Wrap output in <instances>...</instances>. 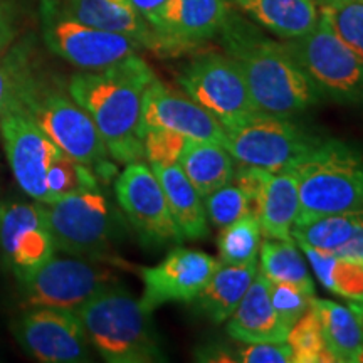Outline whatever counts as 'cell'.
<instances>
[{
    "label": "cell",
    "mask_w": 363,
    "mask_h": 363,
    "mask_svg": "<svg viewBox=\"0 0 363 363\" xmlns=\"http://www.w3.org/2000/svg\"><path fill=\"white\" fill-rule=\"evenodd\" d=\"M4 148L19 187L35 202H49L48 172L61 150L17 106L0 115Z\"/></svg>",
    "instance_id": "cell-14"
},
{
    "label": "cell",
    "mask_w": 363,
    "mask_h": 363,
    "mask_svg": "<svg viewBox=\"0 0 363 363\" xmlns=\"http://www.w3.org/2000/svg\"><path fill=\"white\" fill-rule=\"evenodd\" d=\"M177 163L202 199L234 180L235 160L222 145L187 140Z\"/></svg>",
    "instance_id": "cell-25"
},
{
    "label": "cell",
    "mask_w": 363,
    "mask_h": 363,
    "mask_svg": "<svg viewBox=\"0 0 363 363\" xmlns=\"http://www.w3.org/2000/svg\"><path fill=\"white\" fill-rule=\"evenodd\" d=\"M152 170L160 182L172 219H174L182 239L199 240L207 238L208 225L202 197L185 177L179 163L152 165Z\"/></svg>",
    "instance_id": "cell-21"
},
{
    "label": "cell",
    "mask_w": 363,
    "mask_h": 363,
    "mask_svg": "<svg viewBox=\"0 0 363 363\" xmlns=\"http://www.w3.org/2000/svg\"><path fill=\"white\" fill-rule=\"evenodd\" d=\"M313 267L316 279L325 289L347 298L348 301L363 303V264L320 251L306 242H296Z\"/></svg>",
    "instance_id": "cell-27"
},
{
    "label": "cell",
    "mask_w": 363,
    "mask_h": 363,
    "mask_svg": "<svg viewBox=\"0 0 363 363\" xmlns=\"http://www.w3.org/2000/svg\"><path fill=\"white\" fill-rule=\"evenodd\" d=\"M115 194L120 208L145 246H167L184 240L172 219L160 182L147 163H128L115 182Z\"/></svg>",
    "instance_id": "cell-13"
},
{
    "label": "cell",
    "mask_w": 363,
    "mask_h": 363,
    "mask_svg": "<svg viewBox=\"0 0 363 363\" xmlns=\"http://www.w3.org/2000/svg\"><path fill=\"white\" fill-rule=\"evenodd\" d=\"M267 286L269 281L262 276V272H256L242 301L229 318L227 333L230 338L242 343L288 340L291 328L281 320L278 311L272 306Z\"/></svg>",
    "instance_id": "cell-19"
},
{
    "label": "cell",
    "mask_w": 363,
    "mask_h": 363,
    "mask_svg": "<svg viewBox=\"0 0 363 363\" xmlns=\"http://www.w3.org/2000/svg\"><path fill=\"white\" fill-rule=\"evenodd\" d=\"M362 216L363 211L318 216L294 224L291 235L296 242H306L320 251L337 252L350 239Z\"/></svg>",
    "instance_id": "cell-29"
},
{
    "label": "cell",
    "mask_w": 363,
    "mask_h": 363,
    "mask_svg": "<svg viewBox=\"0 0 363 363\" xmlns=\"http://www.w3.org/2000/svg\"><path fill=\"white\" fill-rule=\"evenodd\" d=\"M286 342L293 350V363H333L313 305L291 326Z\"/></svg>",
    "instance_id": "cell-33"
},
{
    "label": "cell",
    "mask_w": 363,
    "mask_h": 363,
    "mask_svg": "<svg viewBox=\"0 0 363 363\" xmlns=\"http://www.w3.org/2000/svg\"><path fill=\"white\" fill-rule=\"evenodd\" d=\"M254 22L289 40L311 33L320 21L316 0H229Z\"/></svg>",
    "instance_id": "cell-22"
},
{
    "label": "cell",
    "mask_w": 363,
    "mask_h": 363,
    "mask_svg": "<svg viewBox=\"0 0 363 363\" xmlns=\"http://www.w3.org/2000/svg\"><path fill=\"white\" fill-rule=\"evenodd\" d=\"M288 172L296 177L299 216L294 224L313 217L363 211V153L340 140H323Z\"/></svg>",
    "instance_id": "cell-5"
},
{
    "label": "cell",
    "mask_w": 363,
    "mask_h": 363,
    "mask_svg": "<svg viewBox=\"0 0 363 363\" xmlns=\"http://www.w3.org/2000/svg\"><path fill=\"white\" fill-rule=\"evenodd\" d=\"M179 84L194 101L214 115L224 128L257 115L242 72L227 54L208 52L192 59Z\"/></svg>",
    "instance_id": "cell-10"
},
{
    "label": "cell",
    "mask_w": 363,
    "mask_h": 363,
    "mask_svg": "<svg viewBox=\"0 0 363 363\" xmlns=\"http://www.w3.org/2000/svg\"><path fill=\"white\" fill-rule=\"evenodd\" d=\"M225 148L240 165L272 172L288 170L325 138L305 130L291 118L257 113L225 128Z\"/></svg>",
    "instance_id": "cell-8"
},
{
    "label": "cell",
    "mask_w": 363,
    "mask_h": 363,
    "mask_svg": "<svg viewBox=\"0 0 363 363\" xmlns=\"http://www.w3.org/2000/svg\"><path fill=\"white\" fill-rule=\"evenodd\" d=\"M225 2H229V0H225Z\"/></svg>",
    "instance_id": "cell-43"
},
{
    "label": "cell",
    "mask_w": 363,
    "mask_h": 363,
    "mask_svg": "<svg viewBox=\"0 0 363 363\" xmlns=\"http://www.w3.org/2000/svg\"><path fill=\"white\" fill-rule=\"evenodd\" d=\"M67 16L86 26L108 33L123 34L142 44V48L158 49V38L152 26L140 16L131 2L115 0H66L61 6Z\"/></svg>",
    "instance_id": "cell-20"
},
{
    "label": "cell",
    "mask_w": 363,
    "mask_h": 363,
    "mask_svg": "<svg viewBox=\"0 0 363 363\" xmlns=\"http://www.w3.org/2000/svg\"><path fill=\"white\" fill-rule=\"evenodd\" d=\"M242 363H293V350L288 342L247 343L239 350Z\"/></svg>",
    "instance_id": "cell-37"
},
{
    "label": "cell",
    "mask_w": 363,
    "mask_h": 363,
    "mask_svg": "<svg viewBox=\"0 0 363 363\" xmlns=\"http://www.w3.org/2000/svg\"><path fill=\"white\" fill-rule=\"evenodd\" d=\"M16 6L13 0H0V54L16 38Z\"/></svg>",
    "instance_id": "cell-38"
},
{
    "label": "cell",
    "mask_w": 363,
    "mask_h": 363,
    "mask_svg": "<svg viewBox=\"0 0 363 363\" xmlns=\"http://www.w3.org/2000/svg\"><path fill=\"white\" fill-rule=\"evenodd\" d=\"M350 308L353 311H355V315L358 320H360V323L363 326V303H355V301H350Z\"/></svg>",
    "instance_id": "cell-42"
},
{
    "label": "cell",
    "mask_w": 363,
    "mask_h": 363,
    "mask_svg": "<svg viewBox=\"0 0 363 363\" xmlns=\"http://www.w3.org/2000/svg\"><path fill=\"white\" fill-rule=\"evenodd\" d=\"M259 252L261 272L269 283H289L315 294V283L296 240L266 239Z\"/></svg>",
    "instance_id": "cell-28"
},
{
    "label": "cell",
    "mask_w": 363,
    "mask_h": 363,
    "mask_svg": "<svg viewBox=\"0 0 363 363\" xmlns=\"http://www.w3.org/2000/svg\"><path fill=\"white\" fill-rule=\"evenodd\" d=\"M313 308L333 363H362L363 326L350 305L315 298Z\"/></svg>",
    "instance_id": "cell-24"
},
{
    "label": "cell",
    "mask_w": 363,
    "mask_h": 363,
    "mask_svg": "<svg viewBox=\"0 0 363 363\" xmlns=\"http://www.w3.org/2000/svg\"><path fill=\"white\" fill-rule=\"evenodd\" d=\"M217 35L227 56L239 66L254 106L262 115L293 118L323 98L283 43L267 38L235 11H227Z\"/></svg>",
    "instance_id": "cell-1"
},
{
    "label": "cell",
    "mask_w": 363,
    "mask_h": 363,
    "mask_svg": "<svg viewBox=\"0 0 363 363\" xmlns=\"http://www.w3.org/2000/svg\"><path fill=\"white\" fill-rule=\"evenodd\" d=\"M83 321L89 343L111 363L165 362L152 313L125 289H103L76 310Z\"/></svg>",
    "instance_id": "cell-4"
},
{
    "label": "cell",
    "mask_w": 363,
    "mask_h": 363,
    "mask_svg": "<svg viewBox=\"0 0 363 363\" xmlns=\"http://www.w3.org/2000/svg\"><path fill=\"white\" fill-rule=\"evenodd\" d=\"M206 199V214L216 227H225L233 224L251 212L249 197L238 184H227L217 189L216 192L207 195Z\"/></svg>",
    "instance_id": "cell-34"
},
{
    "label": "cell",
    "mask_w": 363,
    "mask_h": 363,
    "mask_svg": "<svg viewBox=\"0 0 363 363\" xmlns=\"http://www.w3.org/2000/svg\"><path fill=\"white\" fill-rule=\"evenodd\" d=\"M116 278L111 269L89 259L51 257L19 279L22 308H62L76 311L86 301L110 288Z\"/></svg>",
    "instance_id": "cell-11"
},
{
    "label": "cell",
    "mask_w": 363,
    "mask_h": 363,
    "mask_svg": "<svg viewBox=\"0 0 363 363\" xmlns=\"http://www.w3.org/2000/svg\"><path fill=\"white\" fill-rule=\"evenodd\" d=\"M335 256L342 257V259L352 261V262H360L363 264V216L358 220V224L353 230L350 239L338 249L337 252H333Z\"/></svg>",
    "instance_id": "cell-39"
},
{
    "label": "cell",
    "mask_w": 363,
    "mask_h": 363,
    "mask_svg": "<svg viewBox=\"0 0 363 363\" xmlns=\"http://www.w3.org/2000/svg\"><path fill=\"white\" fill-rule=\"evenodd\" d=\"M267 291H269L272 306L289 328L310 310L315 299V294H310L289 283H269Z\"/></svg>",
    "instance_id": "cell-35"
},
{
    "label": "cell",
    "mask_w": 363,
    "mask_h": 363,
    "mask_svg": "<svg viewBox=\"0 0 363 363\" xmlns=\"http://www.w3.org/2000/svg\"><path fill=\"white\" fill-rule=\"evenodd\" d=\"M227 11L225 0H167L155 27L158 49L180 51L216 38Z\"/></svg>",
    "instance_id": "cell-18"
},
{
    "label": "cell",
    "mask_w": 363,
    "mask_h": 363,
    "mask_svg": "<svg viewBox=\"0 0 363 363\" xmlns=\"http://www.w3.org/2000/svg\"><path fill=\"white\" fill-rule=\"evenodd\" d=\"M262 244V230L256 214L249 212L233 224L222 227L219 238L220 264L242 266L257 261Z\"/></svg>",
    "instance_id": "cell-30"
},
{
    "label": "cell",
    "mask_w": 363,
    "mask_h": 363,
    "mask_svg": "<svg viewBox=\"0 0 363 363\" xmlns=\"http://www.w3.org/2000/svg\"><path fill=\"white\" fill-rule=\"evenodd\" d=\"M320 13L363 61V0H321Z\"/></svg>",
    "instance_id": "cell-31"
},
{
    "label": "cell",
    "mask_w": 363,
    "mask_h": 363,
    "mask_svg": "<svg viewBox=\"0 0 363 363\" xmlns=\"http://www.w3.org/2000/svg\"><path fill=\"white\" fill-rule=\"evenodd\" d=\"M13 94V69L11 61L4 62V66H0V115L6 110L11 103Z\"/></svg>",
    "instance_id": "cell-41"
},
{
    "label": "cell",
    "mask_w": 363,
    "mask_h": 363,
    "mask_svg": "<svg viewBox=\"0 0 363 363\" xmlns=\"http://www.w3.org/2000/svg\"><path fill=\"white\" fill-rule=\"evenodd\" d=\"M298 180L291 172L269 174L257 202L256 216L259 219L262 238L289 240L291 229L299 216Z\"/></svg>",
    "instance_id": "cell-23"
},
{
    "label": "cell",
    "mask_w": 363,
    "mask_h": 363,
    "mask_svg": "<svg viewBox=\"0 0 363 363\" xmlns=\"http://www.w3.org/2000/svg\"><path fill=\"white\" fill-rule=\"evenodd\" d=\"M256 272L257 261L242 266L220 264L194 301L208 320L224 323L242 301Z\"/></svg>",
    "instance_id": "cell-26"
},
{
    "label": "cell",
    "mask_w": 363,
    "mask_h": 363,
    "mask_svg": "<svg viewBox=\"0 0 363 363\" xmlns=\"http://www.w3.org/2000/svg\"><path fill=\"white\" fill-rule=\"evenodd\" d=\"M131 6H133L136 11H138L140 16L143 17L145 21L152 26V29L155 30L158 26V21H160V13L165 7L167 0H130Z\"/></svg>",
    "instance_id": "cell-40"
},
{
    "label": "cell",
    "mask_w": 363,
    "mask_h": 363,
    "mask_svg": "<svg viewBox=\"0 0 363 363\" xmlns=\"http://www.w3.org/2000/svg\"><path fill=\"white\" fill-rule=\"evenodd\" d=\"M12 335L22 350L43 363L89 360V338L81 318L62 308H24L12 323Z\"/></svg>",
    "instance_id": "cell-12"
},
{
    "label": "cell",
    "mask_w": 363,
    "mask_h": 363,
    "mask_svg": "<svg viewBox=\"0 0 363 363\" xmlns=\"http://www.w3.org/2000/svg\"><path fill=\"white\" fill-rule=\"evenodd\" d=\"M43 38L49 51L81 71H101L138 54L142 44L72 19L56 0L40 2Z\"/></svg>",
    "instance_id": "cell-9"
},
{
    "label": "cell",
    "mask_w": 363,
    "mask_h": 363,
    "mask_svg": "<svg viewBox=\"0 0 363 363\" xmlns=\"http://www.w3.org/2000/svg\"><path fill=\"white\" fill-rule=\"evenodd\" d=\"M172 130L187 140L225 147V128L214 115L194 101L187 93L172 89L157 78L147 86L140 113V136L150 130Z\"/></svg>",
    "instance_id": "cell-15"
},
{
    "label": "cell",
    "mask_w": 363,
    "mask_h": 363,
    "mask_svg": "<svg viewBox=\"0 0 363 363\" xmlns=\"http://www.w3.org/2000/svg\"><path fill=\"white\" fill-rule=\"evenodd\" d=\"M98 182L99 179L93 169L61 152L54 158L48 172L49 202L84 190H96Z\"/></svg>",
    "instance_id": "cell-32"
},
{
    "label": "cell",
    "mask_w": 363,
    "mask_h": 363,
    "mask_svg": "<svg viewBox=\"0 0 363 363\" xmlns=\"http://www.w3.org/2000/svg\"><path fill=\"white\" fill-rule=\"evenodd\" d=\"M184 135L172 130H150L143 136V153L150 165H172L179 162L185 147Z\"/></svg>",
    "instance_id": "cell-36"
},
{
    "label": "cell",
    "mask_w": 363,
    "mask_h": 363,
    "mask_svg": "<svg viewBox=\"0 0 363 363\" xmlns=\"http://www.w3.org/2000/svg\"><path fill=\"white\" fill-rule=\"evenodd\" d=\"M0 249L17 281L56 254L52 235L38 203H0Z\"/></svg>",
    "instance_id": "cell-17"
},
{
    "label": "cell",
    "mask_w": 363,
    "mask_h": 363,
    "mask_svg": "<svg viewBox=\"0 0 363 363\" xmlns=\"http://www.w3.org/2000/svg\"><path fill=\"white\" fill-rule=\"evenodd\" d=\"M283 45L323 96L363 108V61L321 13L311 33L283 40Z\"/></svg>",
    "instance_id": "cell-7"
},
{
    "label": "cell",
    "mask_w": 363,
    "mask_h": 363,
    "mask_svg": "<svg viewBox=\"0 0 363 363\" xmlns=\"http://www.w3.org/2000/svg\"><path fill=\"white\" fill-rule=\"evenodd\" d=\"M153 79L152 67L138 54L71 78L69 96L93 118L111 160L128 165L145 157L140 113L145 89Z\"/></svg>",
    "instance_id": "cell-2"
},
{
    "label": "cell",
    "mask_w": 363,
    "mask_h": 363,
    "mask_svg": "<svg viewBox=\"0 0 363 363\" xmlns=\"http://www.w3.org/2000/svg\"><path fill=\"white\" fill-rule=\"evenodd\" d=\"M220 261L192 249H174L158 266L142 267L143 293L138 299L145 311L152 313L169 303H192Z\"/></svg>",
    "instance_id": "cell-16"
},
{
    "label": "cell",
    "mask_w": 363,
    "mask_h": 363,
    "mask_svg": "<svg viewBox=\"0 0 363 363\" xmlns=\"http://www.w3.org/2000/svg\"><path fill=\"white\" fill-rule=\"evenodd\" d=\"M35 203L43 212L56 251L83 259L111 257L120 219L98 189Z\"/></svg>",
    "instance_id": "cell-6"
},
{
    "label": "cell",
    "mask_w": 363,
    "mask_h": 363,
    "mask_svg": "<svg viewBox=\"0 0 363 363\" xmlns=\"http://www.w3.org/2000/svg\"><path fill=\"white\" fill-rule=\"evenodd\" d=\"M9 61L13 69V94L9 106H17L33 118L65 155L93 169L98 179H110L115 165L93 118L71 96L40 84L27 69L24 59Z\"/></svg>",
    "instance_id": "cell-3"
}]
</instances>
